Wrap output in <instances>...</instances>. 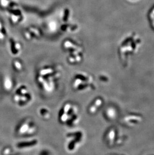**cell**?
Wrapping results in <instances>:
<instances>
[{"instance_id": "cell-1", "label": "cell", "mask_w": 154, "mask_h": 155, "mask_svg": "<svg viewBox=\"0 0 154 155\" xmlns=\"http://www.w3.org/2000/svg\"><path fill=\"white\" fill-rule=\"evenodd\" d=\"M142 44V39L137 33L132 32L124 37L118 46V54L124 64L139 51Z\"/></svg>"}, {"instance_id": "cell-2", "label": "cell", "mask_w": 154, "mask_h": 155, "mask_svg": "<svg viewBox=\"0 0 154 155\" xmlns=\"http://www.w3.org/2000/svg\"><path fill=\"white\" fill-rule=\"evenodd\" d=\"M147 17L150 27L154 31V4L149 11Z\"/></svg>"}, {"instance_id": "cell-3", "label": "cell", "mask_w": 154, "mask_h": 155, "mask_svg": "<svg viewBox=\"0 0 154 155\" xmlns=\"http://www.w3.org/2000/svg\"><path fill=\"white\" fill-rule=\"evenodd\" d=\"M126 1H127L129 3L134 4V3H138L140 0H126Z\"/></svg>"}]
</instances>
